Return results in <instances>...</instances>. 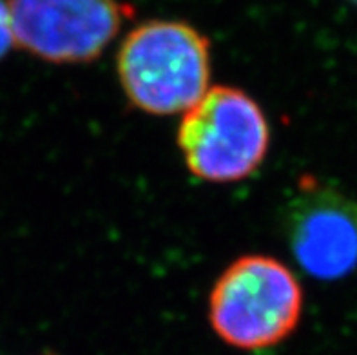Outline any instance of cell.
I'll return each mask as SVG.
<instances>
[{"mask_svg":"<svg viewBox=\"0 0 357 355\" xmlns=\"http://www.w3.org/2000/svg\"><path fill=\"white\" fill-rule=\"evenodd\" d=\"M127 100L147 114L187 113L211 89V44L180 20H149L127 33L116 59Z\"/></svg>","mask_w":357,"mask_h":355,"instance_id":"1","label":"cell"},{"mask_svg":"<svg viewBox=\"0 0 357 355\" xmlns=\"http://www.w3.org/2000/svg\"><path fill=\"white\" fill-rule=\"evenodd\" d=\"M303 315V287L285 263L241 256L222 272L208 296V323L223 342L263 350L285 341Z\"/></svg>","mask_w":357,"mask_h":355,"instance_id":"2","label":"cell"},{"mask_svg":"<svg viewBox=\"0 0 357 355\" xmlns=\"http://www.w3.org/2000/svg\"><path fill=\"white\" fill-rule=\"evenodd\" d=\"M271 127L263 109L238 87L214 86L183 113L178 147L189 172L208 183H236L258 171Z\"/></svg>","mask_w":357,"mask_h":355,"instance_id":"3","label":"cell"},{"mask_svg":"<svg viewBox=\"0 0 357 355\" xmlns=\"http://www.w3.org/2000/svg\"><path fill=\"white\" fill-rule=\"evenodd\" d=\"M15 45L51 63L98 59L129 8L118 0H6Z\"/></svg>","mask_w":357,"mask_h":355,"instance_id":"4","label":"cell"},{"mask_svg":"<svg viewBox=\"0 0 357 355\" xmlns=\"http://www.w3.org/2000/svg\"><path fill=\"white\" fill-rule=\"evenodd\" d=\"M283 229L308 275L337 281L357 269V202L316 178H301L287 202Z\"/></svg>","mask_w":357,"mask_h":355,"instance_id":"5","label":"cell"},{"mask_svg":"<svg viewBox=\"0 0 357 355\" xmlns=\"http://www.w3.org/2000/svg\"><path fill=\"white\" fill-rule=\"evenodd\" d=\"M15 45L13 29L9 20V11L6 0H0V60L4 59L8 51Z\"/></svg>","mask_w":357,"mask_h":355,"instance_id":"6","label":"cell"},{"mask_svg":"<svg viewBox=\"0 0 357 355\" xmlns=\"http://www.w3.org/2000/svg\"><path fill=\"white\" fill-rule=\"evenodd\" d=\"M352 2H356V4H357V0H352Z\"/></svg>","mask_w":357,"mask_h":355,"instance_id":"7","label":"cell"}]
</instances>
